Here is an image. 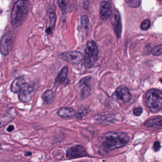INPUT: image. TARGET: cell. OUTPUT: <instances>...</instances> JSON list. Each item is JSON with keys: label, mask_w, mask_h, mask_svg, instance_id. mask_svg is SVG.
I'll use <instances>...</instances> for the list:
<instances>
[{"label": "cell", "mask_w": 162, "mask_h": 162, "mask_svg": "<svg viewBox=\"0 0 162 162\" xmlns=\"http://www.w3.org/2000/svg\"><path fill=\"white\" fill-rule=\"evenodd\" d=\"M33 91L34 88L31 85L24 83L18 92L19 99L24 102L30 101L32 99Z\"/></svg>", "instance_id": "8"}, {"label": "cell", "mask_w": 162, "mask_h": 162, "mask_svg": "<svg viewBox=\"0 0 162 162\" xmlns=\"http://www.w3.org/2000/svg\"><path fill=\"white\" fill-rule=\"evenodd\" d=\"M94 121L97 123L103 125H110L113 123L115 120V117L111 114H103L95 116Z\"/></svg>", "instance_id": "12"}, {"label": "cell", "mask_w": 162, "mask_h": 162, "mask_svg": "<svg viewBox=\"0 0 162 162\" xmlns=\"http://www.w3.org/2000/svg\"><path fill=\"white\" fill-rule=\"evenodd\" d=\"M84 87H83L81 92V97L83 99L86 98L90 95L91 92V89L87 84H84Z\"/></svg>", "instance_id": "20"}, {"label": "cell", "mask_w": 162, "mask_h": 162, "mask_svg": "<svg viewBox=\"0 0 162 162\" xmlns=\"http://www.w3.org/2000/svg\"><path fill=\"white\" fill-rule=\"evenodd\" d=\"M150 21L149 19H146L143 21L141 24V28L143 30H147L150 26Z\"/></svg>", "instance_id": "24"}, {"label": "cell", "mask_w": 162, "mask_h": 162, "mask_svg": "<svg viewBox=\"0 0 162 162\" xmlns=\"http://www.w3.org/2000/svg\"><path fill=\"white\" fill-rule=\"evenodd\" d=\"M47 15H48L49 18H50L51 25H52V27H54L55 25L56 21V17L55 13H54L53 10L51 9H48L47 10Z\"/></svg>", "instance_id": "18"}, {"label": "cell", "mask_w": 162, "mask_h": 162, "mask_svg": "<svg viewBox=\"0 0 162 162\" xmlns=\"http://www.w3.org/2000/svg\"><path fill=\"white\" fill-rule=\"evenodd\" d=\"M25 80L22 78H19L14 80L11 84V90L13 93H18L24 83Z\"/></svg>", "instance_id": "15"}, {"label": "cell", "mask_w": 162, "mask_h": 162, "mask_svg": "<svg viewBox=\"0 0 162 162\" xmlns=\"http://www.w3.org/2000/svg\"><path fill=\"white\" fill-rule=\"evenodd\" d=\"M29 0H18L14 4L11 14V23L14 28L21 25L29 11Z\"/></svg>", "instance_id": "2"}, {"label": "cell", "mask_w": 162, "mask_h": 162, "mask_svg": "<svg viewBox=\"0 0 162 162\" xmlns=\"http://www.w3.org/2000/svg\"><path fill=\"white\" fill-rule=\"evenodd\" d=\"M161 82L162 83V79L161 80Z\"/></svg>", "instance_id": "33"}, {"label": "cell", "mask_w": 162, "mask_h": 162, "mask_svg": "<svg viewBox=\"0 0 162 162\" xmlns=\"http://www.w3.org/2000/svg\"><path fill=\"white\" fill-rule=\"evenodd\" d=\"M145 125L149 127H162V117L149 120L145 123Z\"/></svg>", "instance_id": "17"}, {"label": "cell", "mask_w": 162, "mask_h": 162, "mask_svg": "<svg viewBox=\"0 0 162 162\" xmlns=\"http://www.w3.org/2000/svg\"><path fill=\"white\" fill-rule=\"evenodd\" d=\"M59 58L69 63L78 64L83 61V56L79 51H69L61 54Z\"/></svg>", "instance_id": "6"}, {"label": "cell", "mask_w": 162, "mask_h": 162, "mask_svg": "<svg viewBox=\"0 0 162 162\" xmlns=\"http://www.w3.org/2000/svg\"><path fill=\"white\" fill-rule=\"evenodd\" d=\"M99 14L100 18L102 20H105L110 18L112 14L111 4L107 1H102L100 4Z\"/></svg>", "instance_id": "10"}, {"label": "cell", "mask_w": 162, "mask_h": 162, "mask_svg": "<svg viewBox=\"0 0 162 162\" xmlns=\"http://www.w3.org/2000/svg\"><path fill=\"white\" fill-rule=\"evenodd\" d=\"M87 155L86 149L81 145H76L70 147L67 150L66 153V157L70 159L79 158L85 157Z\"/></svg>", "instance_id": "7"}, {"label": "cell", "mask_w": 162, "mask_h": 162, "mask_svg": "<svg viewBox=\"0 0 162 162\" xmlns=\"http://www.w3.org/2000/svg\"><path fill=\"white\" fill-rule=\"evenodd\" d=\"M115 95L118 99L126 102L130 99V91L126 86H119V87L117 88L115 92Z\"/></svg>", "instance_id": "11"}, {"label": "cell", "mask_w": 162, "mask_h": 162, "mask_svg": "<svg viewBox=\"0 0 162 162\" xmlns=\"http://www.w3.org/2000/svg\"><path fill=\"white\" fill-rule=\"evenodd\" d=\"M98 49L93 41L87 42L86 48L84 63L87 68H91L95 64L98 60Z\"/></svg>", "instance_id": "4"}, {"label": "cell", "mask_w": 162, "mask_h": 162, "mask_svg": "<svg viewBox=\"0 0 162 162\" xmlns=\"http://www.w3.org/2000/svg\"><path fill=\"white\" fill-rule=\"evenodd\" d=\"M152 54L156 56H158L162 54V44L154 48L152 50Z\"/></svg>", "instance_id": "21"}, {"label": "cell", "mask_w": 162, "mask_h": 162, "mask_svg": "<svg viewBox=\"0 0 162 162\" xmlns=\"http://www.w3.org/2000/svg\"><path fill=\"white\" fill-rule=\"evenodd\" d=\"M57 114L60 117L67 119L76 116V112L73 108L70 107H61L57 111Z\"/></svg>", "instance_id": "13"}, {"label": "cell", "mask_w": 162, "mask_h": 162, "mask_svg": "<svg viewBox=\"0 0 162 162\" xmlns=\"http://www.w3.org/2000/svg\"><path fill=\"white\" fill-rule=\"evenodd\" d=\"M159 1H161V0H159Z\"/></svg>", "instance_id": "34"}, {"label": "cell", "mask_w": 162, "mask_h": 162, "mask_svg": "<svg viewBox=\"0 0 162 162\" xmlns=\"http://www.w3.org/2000/svg\"><path fill=\"white\" fill-rule=\"evenodd\" d=\"M58 5L61 11L63 13H64L67 9V4L64 0H58Z\"/></svg>", "instance_id": "23"}, {"label": "cell", "mask_w": 162, "mask_h": 162, "mask_svg": "<svg viewBox=\"0 0 162 162\" xmlns=\"http://www.w3.org/2000/svg\"><path fill=\"white\" fill-rule=\"evenodd\" d=\"M46 33H47V34L52 33V31H51V28H47L46 30Z\"/></svg>", "instance_id": "30"}, {"label": "cell", "mask_w": 162, "mask_h": 162, "mask_svg": "<svg viewBox=\"0 0 162 162\" xmlns=\"http://www.w3.org/2000/svg\"><path fill=\"white\" fill-rule=\"evenodd\" d=\"M14 129V126L13 125H11V126H9L7 128V131L8 132H11V131H13V130Z\"/></svg>", "instance_id": "29"}, {"label": "cell", "mask_w": 162, "mask_h": 162, "mask_svg": "<svg viewBox=\"0 0 162 162\" xmlns=\"http://www.w3.org/2000/svg\"><path fill=\"white\" fill-rule=\"evenodd\" d=\"M146 104L150 111L156 113L162 109V92L156 89L149 90L146 95Z\"/></svg>", "instance_id": "3"}, {"label": "cell", "mask_w": 162, "mask_h": 162, "mask_svg": "<svg viewBox=\"0 0 162 162\" xmlns=\"http://www.w3.org/2000/svg\"><path fill=\"white\" fill-rule=\"evenodd\" d=\"M42 99L47 104L52 103L54 100V93L52 90H47L42 96Z\"/></svg>", "instance_id": "16"}, {"label": "cell", "mask_w": 162, "mask_h": 162, "mask_svg": "<svg viewBox=\"0 0 162 162\" xmlns=\"http://www.w3.org/2000/svg\"><path fill=\"white\" fill-rule=\"evenodd\" d=\"M81 24L83 28V29L86 30V31H87L89 27V19L87 15H83L81 17Z\"/></svg>", "instance_id": "19"}, {"label": "cell", "mask_w": 162, "mask_h": 162, "mask_svg": "<svg viewBox=\"0 0 162 162\" xmlns=\"http://www.w3.org/2000/svg\"><path fill=\"white\" fill-rule=\"evenodd\" d=\"M111 23L117 37L120 39L121 37L122 33V23L120 14L119 12H115L113 14L111 17Z\"/></svg>", "instance_id": "9"}, {"label": "cell", "mask_w": 162, "mask_h": 162, "mask_svg": "<svg viewBox=\"0 0 162 162\" xmlns=\"http://www.w3.org/2000/svg\"><path fill=\"white\" fill-rule=\"evenodd\" d=\"M91 79V77L90 76H87L83 77L82 80H81L79 81L80 84L81 85H83L84 84H87V82L89 81V80Z\"/></svg>", "instance_id": "27"}, {"label": "cell", "mask_w": 162, "mask_h": 162, "mask_svg": "<svg viewBox=\"0 0 162 162\" xmlns=\"http://www.w3.org/2000/svg\"><path fill=\"white\" fill-rule=\"evenodd\" d=\"M141 3V0H131L128 4L130 7L137 8L140 6Z\"/></svg>", "instance_id": "22"}, {"label": "cell", "mask_w": 162, "mask_h": 162, "mask_svg": "<svg viewBox=\"0 0 162 162\" xmlns=\"http://www.w3.org/2000/svg\"><path fill=\"white\" fill-rule=\"evenodd\" d=\"M68 72V68L64 66L63 68L58 73L55 80V83L58 85L63 83L66 78L67 74Z\"/></svg>", "instance_id": "14"}, {"label": "cell", "mask_w": 162, "mask_h": 162, "mask_svg": "<svg viewBox=\"0 0 162 162\" xmlns=\"http://www.w3.org/2000/svg\"><path fill=\"white\" fill-rule=\"evenodd\" d=\"M160 148V144L158 141H156L154 144V149L155 151H157Z\"/></svg>", "instance_id": "28"}, {"label": "cell", "mask_w": 162, "mask_h": 162, "mask_svg": "<svg viewBox=\"0 0 162 162\" xmlns=\"http://www.w3.org/2000/svg\"><path fill=\"white\" fill-rule=\"evenodd\" d=\"M14 36L13 33L8 31L3 38L0 43V51L3 55H7L11 51Z\"/></svg>", "instance_id": "5"}, {"label": "cell", "mask_w": 162, "mask_h": 162, "mask_svg": "<svg viewBox=\"0 0 162 162\" xmlns=\"http://www.w3.org/2000/svg\"><path fill=\"white\" fill-rule=\"evenodd\" d=\"M87 113V111L85 109H81L77 113L76 118L77 119H81L84 116H86Z\"/></svg>", "instance_id": "25"}, {"label": "cell", "mask_w": 162, "mask_h": 162, "mask_svg": "<svg viewBox=\"0 0 162 162\" xmlns=\"http://www.w3.org/2000/svg\"><path fill=\"white\" fill-rule=\"evenodd\" d=\"M129 140V136L122 132L110 131L104 134L102 139V145L105 148L113 150L123 147Z\"/></svg>", "instance_id": "1"}, {"label": "cell", "mask_w": 162, "mask_h": 162, "mask_svg": "<svg viewBox=\"0 0 162 162\" xmlns=\"http://www.w3.org/2000/svg\"><path fill=\"white\" fill-rule=\"evenodd\" d=\"M125 1L126 2H127V3H129V2L131 0H125Z\"/></svg>", "instance_id": "32"}, {"label": "cell", "mask_w": 162, "mask_h": 162, "mask_svg": "<svg viewBox=\"0 0 162 162\" xmlns=\"http://www.w3.org/2000/svg\"><path fill=\"white\" fill-rule=\"evenodd\" d=\"M32 155V153H31L30 152H27L25 153V156H31Z\"/></svg>", "instance_id": "31"}, {"label": "cell", "mask_w": 162, "mask_h": 162, "mask_svg": "<svg viewBox=\"0 0 162 162\" xmlns=\"http://www.w3.org/2000/svg\"><path fill=\"white\" fill-rule=\"evenodd\" d=\"M143 109L141 107H137L133 110L134 114L136 116H139L142 113Z\"/></svg>", "instance_id": "26"}]
</instances>
